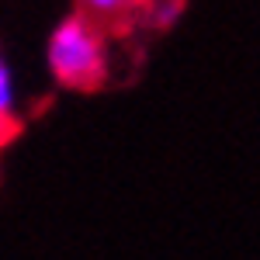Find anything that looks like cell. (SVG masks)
<instances>
[{
  "label": "cell",
  "instance_id": "2",
  "mask_svg": "<svg viewBox=\"0 0 260 260\" xmlns=\"http://www.w3.org/2000/svg\"><path fill=\"white\" fill-rule=\"evenodd\" d=\"M146 4L149 0H77V11L98 21L111 35V31H125L139 14H146Z\"/></svg>",
  "mask_w": 260,
  "mask_h": 260
},
{
  "label": "cell",
  "instance_id": "3",
  "mask_svg": "<svg viewBox=\"0 0 260 260\" xmlns=\"http://www.w3.org/2000/svg\"><path fill=\"white\" fill-rule=\"evenodd\" d=\"M21 132V118H18V83L11 66L0 59V139L11 142Z\"/></svg>",
  "mask_w": 260,
  "mask_h": 260
},
{
  "label": "cell",
  "instance_id": "1",
  "mask_svg": "<svg viewBox=\"0 0 260 260\" xmlns=\"http://www.w3.org/2000/svg\"><path fill=\"white\" fill-rule=\"evenodd\" d=\"M108 31L80 11L62 18L45 45L49 73L66 90H98L108 77Z\"/></svg>",
  "mask_w": 260,
  "mask_h": 260
},
{
  "label": "cell",
  "instance_id": "4",
  "mask_svg": "<svg viewBox=\"0 0 260 260\" xmlns=\"http://www.w3.org/2000/svg\"><path fill=\"white\" fill-rule=\"evenodd\" d=\"M4 146H7V142H4V139H0V149H4Z\"/></svg>",
  "mask_w": 260,
  "mask_h": 260
}]
</instances>
